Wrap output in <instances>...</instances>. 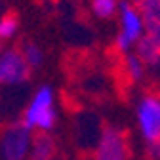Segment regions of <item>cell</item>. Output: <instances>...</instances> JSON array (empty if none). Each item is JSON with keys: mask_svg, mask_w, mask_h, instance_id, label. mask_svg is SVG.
Segmentation results:
<instances>
[{"mask_svg": "<svg viewBox=\"0 0 160 160\" xmlns=\"http://www.w3.org/2000/svg\"><path fill=\"white\" fill-rule=\"evenodd\" d=\"M31 71L21 50L8 48L0 53V86H21L31 78Z\"/></svg>", "mask_w": 160, "mask_h": 160, "instance_id": "cell-6", "label": "cell"}, {"mask_svg": "<svg viewBox=\"0 0 160 160\" xmlns=\"http://www.w3.org/2000/svg\"><path fill=\"white\" fill-rule=\"evenodd\" d=\"M149 154H151L152 160H160V139L149 143Z\"/></svg>", "mask_w": 160, "mask_h": 160, "instance_id": "cell-14", "label": "cell"}, {"mask_svg": "<svg viewBox=\"0 0 160 160\" xmlns=\"http://www.w3.org/2000/svg\"><path fill=\"white\" fill-rule=\"evenodd\" d=\"M57 152L55 139L50 135V132H36L32 135L31 143V160H53Z\"/></svg>", "mask_w": 160, "mask_h": 160, "instance_id": "cell-9", "label": "cell"}, {"mask_svg": "<svg viewBox=\"0 0 160 160\" xmlns=\"http://www.w3.org/2000/svg\"><path fill=\"white\" fill-rule=\"evenodd\" d=\"M130 2H132V4H139V2H141V0H130Z\"/></svg>", "mask_w": 160, "mask_h": 160, "instance_id": "cell-15", "label": "cell"}, {"mask_svg": "<svg viewBox=\"0 0 160 160\" xmlns=\"http://www.w3.org/2000/svg\"><path fill=\"white\" fill-rule=\"evenodd\" d=\"M137 8L143 17L145 36L160 48V0H141Z\"/></svg>", "mask_w": 160, "mask_h": 160, "instance_id": "cell-7", "label": "cell"}, {"mask_svg": "<svg viewBox=\"0 0 160 160\" xmlns=\"http://www.w3.org/2000/svg\"><path fill=\"white\" fill-rule=\"evenodd\" d=\"M19 31V21L13 13H6L0 17V40H12Z\"/></svg>", "mask_w": 160, "mask_h": 160, "instance_id": "cell-13", "label": "cell"}, {"mask_svg": "<svg viewBox=\"0 0 160 160\" xmlns=\"http://www.w3.org/2000/svg\"><path fill=\"white\" fill-rule=\"evenodd\" d=\"M21 122L29 130L36 132H50L57 122V109H55V92L52 86L42 84L32 93L31 101L25 109Z\"/></svg>", "mask_w": 160, "mask_h": 160, "instance_id": "cell-1", "label": "cell"}, {"mask_svg": "<svg viewBox=\"0 0 160 160\" xmlns=\"http://www.w3.org/2000/svg\"><path fill=\"white\" fill-rule=\"evenodd\" d=\"M32 130L23 122L10 124L0 137V158L2 160H25L31 154Z\"/></svg>", "mask_w": 160, "mask_h": 160, "instance_id": "cell-3", "label": "cell"}, {"mask_svg": "<svg viewBox=\"0 0 160 160\" xmlns=\"http://www.w3.org/2000/svg\"><path fill=\"white\" fill-rule=\"evenodd\" d=\"M122 69H124V76L130 80V82H143V80L149 76L147 74V67L141 59L137 57L135 52L124 53V61H122Z\"/></svg>", "mask_w": 160, "mask_h": 160, "instance_id": "cell-10", "label": "cell"}, {"mask_svg": "<svg viewBox=\"0 0 160 160\" xmlns=\"http://www.w3.org/2000/svg\"><path fill=\"white\" fill-rule=\"evenodd\" d=\"M2 52H4V50H2V40H0V53H2Z\"/></svg>", "mask_w": 160, "mask_h": 160, "instance_id": "cell-16", "label": "cell"}, {"mask_svg": "<svg viewBox=\"0 0 160 160\" xmlns=\"http://www.w3.org/2000/svg\"><path fill=\"white\" fill-rule=\"evenodd\" d=\"M21 53L25 57V61L29 63L31 69H38V67H42L44 63V52L40 46H36L34 42H25L21 46Z\"/></svg>", "mask_w": 160, "mask_h": 160, "instance_id": "cell-12", "label": "cell"}, {"mask_svg": "<svg viewBox=\"0 0 160 160\" xmlns=\"http://www.w3.org/2000/svg\"><path fill=\"white\" fill-rule=\"evenodd\" d=\"M133 52H135L137 57L145 63V67H147V74L160 76V48L152 42L151 38L143 36V38L135 44Z\"/></svg>", "mask_w": 160, "mask_h": 160, "instance_id": "cell-8", "label": "cell"}, {"mask_svg": "<svg viewBox=\"0 0 160 160\" xmlns=\"http://www.w3.org/2000/svg\"><path fill=\"white\" fill-rule=\"evenodd\" d=\"M139 133L147 143L160 139V95L147 93L137 101L135 109Z\"/></svg>", "mask_w": 160, "mask_h": 160, "instance_id": "cell-4", "label": "cell"}, {"mask_svg": "<svg viewBox=\"0 0 160 160\" xmlns=\"http://www.w3.org/2000/svg\"><path fill=\"white\" fill-rule=\"evenodd\" d=\"M128 156H130V147L126 133L114 126L103 128L97 137L93 160H128Z\"/></svg>", "mask_w": 160, "mask_h": 160, "instance_id": "cell-5", "label": "cell"}, {"mask_svg": "<svg viewBox=\"0 0 160 160\" xmlns=\"http://www.w3.org/2000/svg\"><path fill=\"white\" fill-rule=\"evenodd\" d=\"M120 0H92V12L99 19H111L118 13Z\"/></svg>", "mask_w": 160, "mask_h": 160, "instance_id": "cell-11", "label": "cell"}, {"mask_svg": "<svg viewBox=\"0 0 160 160\" xmlns=\"http://www.w3.org/2000/svg\"><path fill=\"white\" fill-rule=\"evenodd\" d=\"M116 15L120 21V31L114 38V46L120 53H130L133 52L135 44L145 36L141 12H139L137 4H132L130 0H120Z\"/></svg>", "mask_w": 160, "mask_h": 160, "instance_id": "cell-2", "label": "cell"}]
</instances>
